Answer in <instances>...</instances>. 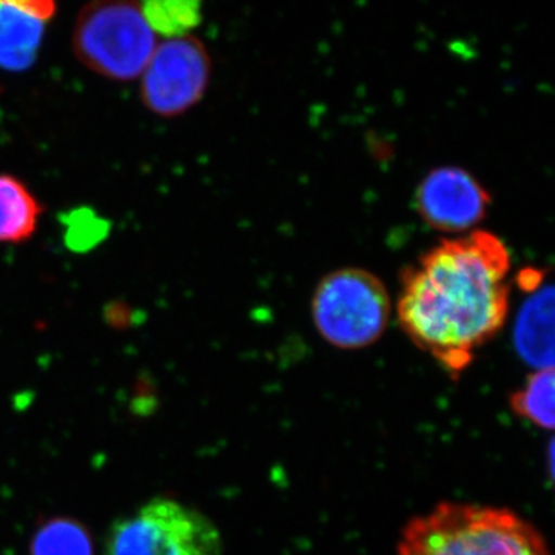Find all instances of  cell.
<instances>
[{
    "label": "cell",
    "mask_w": 555,
    "mask_h": 555,
    "mask_svg": "<svg viewBox=\"0 0 555 555\" xmlns=\"http://www.w3.org/2000/svg\"><path fill=\"white\" fill-rule=\"evenodd\" d=\"M511 268L509 250L494 233L474 230L441 241L401 276V328L452 378H460L505 326Z\"/></svg>",
    "instance_id": "obj_1"
},
{
    "label": "cell",
    "mask_w": 555,
    "mask_h": 555,
    "mask_svg": "<svg viewBox=\"0 0 555 555\" xmlns=\"http://www.w3.org/2000/svg\"><path fill=\"white\" fill-rule=\"evenodd\" d=\"M397 555H553L531 521L505 507L441 503L409 521Z\"/></svg>",
    "instance_id": "obj_2"
},
{
    "label": "cell",
    "mask_w": 555,
    "mask_h": 555,
    "mask_svg": "<svg viewBox=\"0 0 555 555\" xmlns=\"http://www.w3.org/2000/svg\"><path fill=\"white\" fill-rule=\"evenodd\" d=\"M155 49L156 35L138 0H93L76 20L73 51L80 64L102 78H141Z\"/></svg>",
    "instance_id": "obj_3"
},
{
    "label": "cell",
    "mask_w": 555,
    "mask_h": 555,
    "mask_svg": "<svg viewBox=\"0 0 555 555\" xmlns=\"http://www.w3.org/2000/svg\"><path fill=\"white\" fill-rule=\"evenodd\" d=\"M389 292L367 270H335L320 281L312 298V318L318 334L328 345L345 350L375 345L390 321Z\"/></svg>",
    "instance_id": "obj_4"
},
{
    "label": "cell",
    "mask_w": 555,
    "mask_h": 555,
    "mask_svg": "<svg viewBox=\"0 0 555 555\" xmlns=\"http://www.w3.org/2000/svg\"><path fill=\"white\" fill-rule=\"evenodd\" d=\"M104 554L222 555V539L201 511L156 496L113 524Z\"/></svg>",
    "instance_id": "obj_5"
},
{
    "label": "cell",
    "mask_w": 555,
    "mask_h": 555,
    "mask_svg": "<svg viewBox=\"0 0 555 555\" xmlns=\"http://www.w3.org/2000/svg\"><path fill=\"white\" fill-rule=\"evenodd\" d=\"M210 78V54L199 39L190 35L166 39L142 72V104L160 118H178L198 105Z\"/></svg>",
    "instance_id": "obj_6"
},
{
    "label": "cell",
    "mask_w": 555,
    "mask_h": 555,
    "mask_svg": "<svg viewBox=\"0 0 555 555\" xmlns=\"http://www.w3.org/2000/svg\"><path fill=\"white\" fill-rule=\"evenodd\" d=\"M416 210L430 228L465 233L480 224L491 204L488 190L469 171L440 167L427 173L416 190Z\"/></svg>",
    "instance_id": "obj_7"
},
{
    "label": "cell",
    "mask_w": 555,
    "mask_h": 555,
    "mask_svg": "<svg viewBox=\"0 0 555 555\" xmlns=\"http://www.w3.org/2000/svg\"><path fill=\"white\" fill-rule=\"evenodd\" d=\"M514 326L518 357L534 371L554 367V288L528 292Z\"/></svg>",
    "instance_id": "obj_8"
},
{
    "label": "cell",
    "mask_w": 555,
    "mask_h": 555,
    "mask_svg": "<svg viewBox=\"0 0 555 555\" xmlns=\"http://www.w3.org/2000/svg\"><path fill=\"white\" fill-rule=\"evenodd\" d=\"M46 25L0 0V69L27 72L38 60Z\"/></svg>",
    "instance_id": "obj_9"
},
{
    "label": "cell",
    "mask_w": 555,
    "mask_h": 555,
    "mask_svg": "<svg viewBox=\"0 0 555 555\" xmlns=\"http://www.w3.org/2000/svg\"><path fill=\"white\" fill-rule=\"evenodd\" d=\"M43 208L22 179L0 173V244H24L38 232Z\"/></svg>",
    "instance_id": "obj_10"
},
{
    "label": "cell",
    "mask_w": 555,
    "mask_h": 555,
    "mask_svg": "<svg viewBox=\"0 0 555 555\" xmlns=\"http://www.w3.org/2000/svg\"><path fill=\"white\" fill-rule=\"evenodd\" d=\"M30 555H94L93 539L75 518H50L33 534Z\"/></svg>",
    "instance_id": "obj_11"
},
{
    "label": "cell",
    "mask_w": 555,
    "mask_h": 555,
    "mask_svg": "<svg viewBox=\"0 0 555 555\" xmlns=\"http://www.w3.org/2000/svg\"><path fill=\"white\" fill-rule=\"evenodd\" d=\"M511 409L540 429H554V367L532 372L511 396Z\"/></svg>",
    "instance_id": "obj_12"
},
{
    "label": "cell",
    "mask_w": 555,
    "mask_h": 555,
    "mask_svg": "<svg viewBox=\"0 0 555 555\" xmlns=\"http://www.w3.org/2000/svg\"><path fill=\"white\" fill-rule=\"evenodd\" d=\"M139 9L155 35L173 39L198 27L203 0H141Z\"/></svg>",
    "instance_id": "obj_13"
},
{
    "label": "cell",
    "mask_w": 555,
    "mask_h": 555,
    "mask_svg": "<svg viewBox=\"0 0 555 555\" xmlns=\"http://www.w3.org/2000/svg\"><path fill=\"white\" fill-rule=\"evenodd\" d=\"M22 13L30 14L36 20L42 21L43 24L53 20L56 14V0H2Z\"/></svg>",
    "instance_id": "obj_14"
}]
</instances>
